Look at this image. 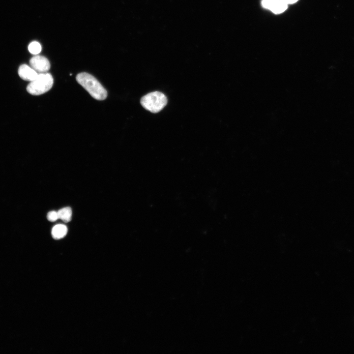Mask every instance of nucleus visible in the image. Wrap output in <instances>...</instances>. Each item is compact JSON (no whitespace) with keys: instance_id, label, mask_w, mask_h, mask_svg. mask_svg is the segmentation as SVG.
<instances>
[{"instance_id":"1","label":"nucleus","mask_w":354,"mask_h":354,"mask_svg":"<svg viewBox=\"0 0 354 354\" xmlns=\"http://www.w3.org/2000/svg\"><path fill=\"white\" fill-rule=\"evenodd\" d=\"M76 81L94 99L103 100L107 97V91L100 82L92 75L82 72L78 74Z\"/></svg>"},{"instance_id":"2","label":"nucleus","mask_w":354,"mask_h":354,"mask_svg":"<svg viewBox=\"0 0 354 354\" xmlns=\"http://www.w3.org/2000/svg\"><path fill=\"white\" fill-rule=\"evenodd\" d=\"M54 79L50 73H38L37 77L28 85L27 91L33 95H39L49 91L52 87Z\"/></svg>"},{"instance_id":"3","label":"nucleus","mask_w":354,"mask_h":354,"mask_svg":"<svg viewBox=\"0 0 354 354\" xmlns=\"http://www.w3.org/2000/svg\"><path fill=\"white\" fill-rule=\"evenodd\" d=\"M142 106L151 113H156L162 110L167 103L165 95L159 91L148 93L142 97Z\"/></svg>"},{"instance_id":"4","label":"nucleus","mask_w":354,"mask_h":354,"mask_svg":"<svg viewBox=\"0 0 354 354\" xmlns=\"http://www.w3.org/2000/svg\"><path fill=\"white\" fill-rule=\"evenodd\" d=\"M30 66L37 73H46L50 68V63L49 60L45 57L40 55H35L31 58L30 60Z\"/></svg>"},{"instance_id":"5","label":"nucleus","mask_w":354,"mask_h":354,"mask_svg":"<svg viewBox=\"0 0 354 354\" xmlns=\"http://www.w3.org/2000/svg\"><path fill=\"white\" fill-rule=\"evenodd\" d=\"M262 4L264 8L276 14L283 13L288 7V4L282 0H263Z\"/></svg>"},{"instance_id":"6","label":"nucleus","mask_w":354,"mask_h":354,"mask_svg":"<svg viewBox=\"0 0 354 354\" xmlns=\"http://www.w3.org/2000/svg\"><path fill=\"white\" fill-rule=\"evenodd\" d=\"M18 72L19 76L23 80L30 82L34 80L38 75V73L31 67L25 64L20 66Z\"/></svg>"},{"instance_id":"7","label":"nucleus","mask_w":354,"mask_h":354,"mask_svg":"<svg viewBox=\"0 0 354 354\" xmlns=\"http://www.w3.org/2000/svg\"><path fill=\"white\" fill-rule=\"evenodd\" d=\"M67 232L66 226L63 224L55 225L52 230V236L55 239H59L65 236Z\"/></svg>"},{"instance_id":"8","label":"nucleus","mask_w":354,"mask_h":354,"mask_svg":"<svg viewBox=\"0 0 354 354\" xmlns=\"http://www.w3.org/2000/svg\"><path fill=\"white\" fill-rule=\"evenodd\" d=\"M59 218L64 222H68L71 220L72 210L70 207H66L59 209L58 211Z\"/></svg>"},{"instance_id":"9","label":"nucleus","mask_w":354,"mask_h":354,"mask_svg":"<svg viewBox=\"0 0 354 354\" xmlns=\"http://www.w3.org/2000/svg\"><path fill=\"white\" fill-rule=\"evenodd\" d=\"M28 49L31 54L36 55L40 53L41 46L39 42L34 41L29 44Z\"/></svg>"},{"instance_id":"10","label":"nucleus","mask_w":354,"mask_h":354,"mask_svg":"<svg viewBox=\"0 0 354 354\" xmlns=\"http://www.w3.org/2000/svg\"><path fill=\"white\" fill-rule=\"evenodd\" d=\"M47 218L49 221L51 222L56 221L59 219L58 211H51L49 212L47 214Z\"/></svg>"},{"instance_id":"11","label":"nucleus","mask_w":354,"mask_h":354,"mask_svg":"<svg viewBox=\"0 0 354 354\" xmlns=\"http://www.w3.org/2000/svg\"><path fill=\"white\" fill-rule=\"evenodd\" d=\"M287 4H293L296 2L298 0H282Z\"/></svg>"}]
</instances>
